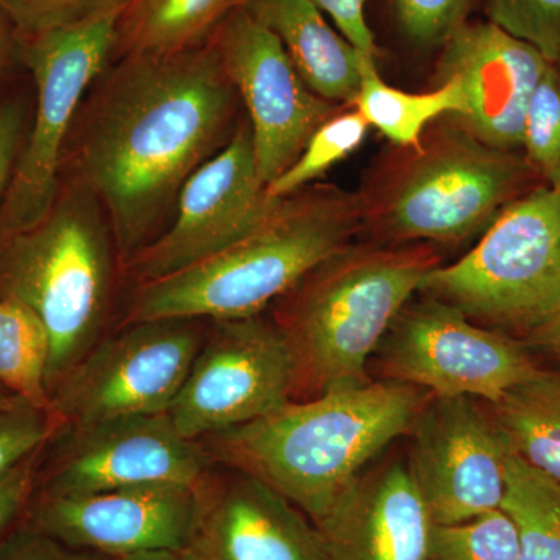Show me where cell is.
<instances>
[{
  "label": "cell",
  "instance_id": "6da1fadb",
  "mask_svg": "<svg viewBox=\"0 0 560 560\" xmlns=\"http://www.w3.org/2000/svg\"><path fill=\"white\" fill-rule=\"evenodd\" d=\"M241 105L210 40L116 58L92 84L70 136L72 178L105 210L121 267L160 234L187 179L230 142Z\"/></svg>",
  "mask_w": 560,
  "mask_h": 560
},
{
  "label": "cell",
  "instance_id": "7a4b0ae2",
  "mask_svg": "<svg viewBox=\"0 0 560 560\" xmlns=\"http://www.w3.org/2000/svg\"><path fill=\"white\" fill-rule=\"evenodd\" d=\"M430 399L407 383L370 382L290 400L200 442L213 463L278 490L315 523L378 453L410 433Z\"/></svg>",
  "mask_w": 560,
  "mask_h": 560
},
{
  "label": "cell",
  "instance_id": "3957f363",
  "mask_svg": "<svg viewBox=\"0 0 560 560\" xmlns=\"http://www.w3.org/2000/svg\"><path fill=\"white\" fill-rule=\"evenodd\" d=\"M363 231L359 191L315 183L279 198L241 241L175 275L138 285L125 324L230 320L270 308Z\"/></svg>",
  "mask_w": 560,
  "mask_h": 560
},
{
  "label": "cell",
  "instance_id": "277c9868",
  "mask_svg": "<svg viewBox=\"0 0 560 560\" xmlns=\"http://www.w3.org/2000/svg\"><path fill=\"white\" fill-rule=\"evenodd\" d=\"M539 184L522 151L486 145L445 116L375 164L359 190L361 235L381 245H459Z\"/></svg>",
  "mask_w": 560,
  "mask_h": 560
},
{
  "label": "cell",
  "instance_id": "5b68a950",
  "mask_svg": "<svg viewBox=\"0 0 560 560\" xmlns=\"http://www.w3.org/2000/svg\"><path fill=\"white\" fill-rule=\"evenodd\" d=\"M442 265L427 245L352 243L320 261L271 305L313 397L370 383L368 363L390 324Z\"/></svg>",
  "mask_w": 560,
  "mask_h": 560
},
{
  "label": "cell",
  "instance_id": "8992f818",
  "mask_svg": "<svg viewBox=\"0 0 560 560\" xmlns=\"http://www.w3.org/2000/svg\"><path fill=\"white\" fill-rule=\"evenodd\" d=\"M116 261L105 210L73 178L35 226L0 237V296L31 307L49 331L50 394L102 340Z\"/></svg>",
  "mask_w": 560,
  "mask_h": 560
},
{
  "label": "cell",
  "instance_id": "52a82bcc",
  "mask_svg": "<svg viewBox=\"0 0 560 560\" xmlns=\"http://www.w3.org/2000/svg\"><path fill=\"white\" fill-rule=\"evenodd\" d=\"M420 293L497 330L526 335L550 318L560 308V189L526 191L469 253L434 268Z\"/></svg>",
  "mask_w": 560,
  "mask_h": 560
},
{
  "label": "cell",
  "instance_id": "ba28073f",
  "mask_svg": "<svg viewBox=\"0 0 560 560\" xmlns=\"http://www.w3.org/2000/svg\"><path fill=\"white\" fill-rule=\"evenodd\" d=\"M120 13L20 40L36 108L0 202V237L35 226L61 189L62 154L92 84L113 61Z\"/></svg>",
  "mask_w": 560,
  "mask_h": 560
},
{
  "label": "cell",
  "instance_id": "9c48e42d",
  "mask_svg": "<svg viewBox=\"0 0 560 560\" xmlns=\"http://www.w3.org/2000/svg\"><path fill=\"white\" fill-rule=\"evenodd\" d=\"M205 338L200 320L125 324L98 341L55 386L50 415L60 429L164 415L183 388Z\"/></svg>",
  "mask_w": 560,
  "mask_h": 560
},
{
  "label": "cell",
  "instance_id": "30bf717a",
  "mask_svg": "<svg viewBox=\"0 0 560 560\" xmlns=\"http://www.w3.org/2000/svg\"><path fill=\"white\" fill-rule=\"evenodd\" d=\"M471 320L436 298L410 302L375 350L383 381L493 405L540 370L525 342Z\"/></svg>",
  "mask_w": 560,
  "mask_h": 560
},
{
  "label": "cell",
  "instance_id": "8fae6325",
  "mask_svg": "<svg viewBox=\"0 0 560 560\" xmlns=\"http://www.w3.org/2000/svg\"><path fill=\"white\" fill-rule=\"evenodd\" d=\"M212 323L167 412L191 441L264 418L296 393V359L271 316Z\"/></svg>",
  "mask_w": 560,
  "mask_h": 560
},
{
  "label": "cell",
  "instance_id": "7c38bea8",
  "mask_svg": "<svg viewBox=\"0 0 560 560\" xmlns=\"http://www.w3.org/2000/svg\"><path fill=\"white\" fill-rule=\"evenodd\" d=\"M276 201L257 168L248 119L241 117L230 142L184 184L172 223L121 268L136 285L175 275L241 241Z\"/></svg>",
  "mask_w": 560,
  "mask_h": 560
},
{
  "label": "cell",
  "instance_id": "4fadbf2b",
  "mask_svg": "<svg viewBox=\"0 0 560 560\" xmlns=\"http://www.w3.org/2000/svg\"><path fill=\"white\" fill-rule=\"evenodd\" d=\"M210 43L246 109L257 168L268 184L282 175L324 121L346 108L315 94L278 36L238 7Z\"/></svg>",
  "mask_w": 560,
  "mask_h": 560
},
{
  "label": "cell",
  "instance_id": "5bb4252c",
  "mask_svg": "<svg viewBox=\"0 0 560 560\" xmlns=\"http://www.w3.org/2000/svg\"><path fill=\"white\" fill-rule=\"evenodd\" d=\"M61 441L50 464L40 467V495H83L151 482L198 488L213 459L200 441L173 425L171 416H130L58 431Z\"/></svg>",
  "mask_w": 560,
  "mask_h": 560
},
{
  "label": "cell",
  "instance_id": "9a60e30c",
  "mask_svg": "<svg viewBox=\"0 0 560 560\" xmlns=\"http://www.w3.org/2000/svg\"><path fill=\"white\" fill-rule=\"evenodd\" d=\"M410 433L408 466L434 526L500 510L512 448L490 410L471 397H431Z\"/></svg>",
  "mask_w": 560,
  "mask_h": 560
},
{
  "label": "cell",
  "instance_id": "2e32d148",
  "mask_svg": "<svg viewBox=\"0 0 560 560\" xmlns=\"http://www.w3.org/2000/svg\"><path fill=\"white\" fill-rule=\"evenodd\" d=\"M200 521L198 488L151 482L83 493L36 492L25 525L75 550L103 558L183 548L194 544Z\"/></svg>",
  "mask_w": 560,
  "mask_h": 560
},
{
  "label": "cell",
  "instance_id": "e0dca14e",
  "mask_svg": "<svg viewBox=\"0 0 560 560\" xmlns=\"http://www.w3.org/2000/svg\"><path fill=\"white\" fill-rule=\"evenodd\" d=\"M555 62L489 21H467L441 47L436 83L458 79L467 108L455 117L486 145L522 151L530 98Z\"/></svg>",
  "mask_w": 560,
  "mask_h": 560
},
{
  "label": "cell",
  "instance_id": "ac0fdd59",
  "mask_svg": "<svg viewBox=\"0 0 560 560\" xmlns=\"http://www.w3.org/2000/svg\"><path fill=\"white\" fill-rule=\"evenodd\" d=\"M194 544L209 560H331L311 518L278 490L243 471H210L198 486Z\"/></svg>",
  "mask_w": 560,
  "mask_h": 560
},
{
  "label": "cell",
  "instance_id": "d6986e66",
  "mask_svg": "<svg viewBox=\"0 0 560 560\" xmlns=\"http://www.w3.org/2000/svg\"><path fill=\"white\" fill-rule=\"evenodd\" d=\"M331 560H429L433 521L401 459L363 471L315 522Z\"/></svg>",
  "mask_w": 560,
  "mask_h": 560
},
{
  "label": "cell",
  "instance_id": "ffe728a7",
  "mask_svg": "<svg viewBox=\"0 0 560 560\" xmlns=\"http://www.w3.org/2000/svg\"><path fill=\"white\" fill-rule=\"evenodd\" d=\"M250 16L278 36L308 88L326 101L352 105L363 72L377 61L361 55L311 0H245Z\"/></svg>",
  "mask_w": 560,
  "mask_h": 560
},
{
  "label": "cell",
  "instance_id": "44dd1931",
  "mask_svg": "<svg viewBox=\"0 0 560 560\" xmlns=\"http://www.w3.org/2000/svg\"><path fill=\"white\" fill-rule=\"evenodd\" d=\"M245 0H130L117 21L113 60L197 49Z\"/></svg>",
  "mask_w": 560,
  "mask_h": 560
},
{
  "label": "cell",
  "instance_id": "7402d4cb",
  "mask_svg": "<svg viewBox=\"0 0 560 560\" xmlns=\"http://www.w3.org/2000/svg\"><path fill=\"white\" fill-rule=\"evenodd\" d=\"M350 106L394 147H412L434 121L463 116L467 103L458 79L438 81L431 91L408 92L385 83L377 65H371L364 69L359 94Z\"/></svg>",
  "mask_w": 560,
  "mask_h": 560
},
{
  "label": "cell",
  "instance_id": "603a6c76",
  "mask_svg": "<svg viewBox=\"0 0 560 560\" xmlns=\"http://www.w3.org/2000/svg\"><path fill=\"white\" fill-rule=\"evenodd\" d=\"M489 410L512 452L560 485V370H539Z\"/></svg>",
  "mask_w": 560,
  "mask_h": 560
},
{
  "label": "cell",
  "instance_id": "cb8c5ba5",
  "mask_svg": "<svg viewBox=\"0 0 560 560\" xmlns=\"http://www.w3.org/2000/svg\"><path fill=\"white\" fill-rule=\"evenodd\" d=\"M500 510L517 529L521 560H560V485L514 452Z\"/></svg>",
  "mask_w": 560,
  "mask_h": 560
},
{
  "label": "cell",
  "instance_id": "d4e9b609",
  "mask_svg": "<svg viewBox=\"0 0 560 560\" xmlns=\"http://www.w3.org/2000/svg\"><path fill=\"white\" fill-rule=\"evenodd\" d=\"M50 337L21 301L0 296V388L49 411Z\"/></svg>",
  "mask_w": 560,
  "mask_h": 560
},
{
  "label": "cell",
  "instance_id": "484cf974",
  "mask_svg": "<svg viewBox=\"0 0 560 560\" xmlns=\"http://www.w3.org/2000/svg\"><path fill=\"white\" fill-rule=\"evenodd\" d=\"M368 131L370 125L359 110L352 106L338 110L313 132L298 160L268 184V195L279 200L315 184L335 164L359 150Z\"/></svg>",
  "mask_w": 560,
  "mask_h": 560
},
{
  "label": "cell",
  "instance_id": "4316f807",
  "mask_svg": "<svg viewBox=\"0 0 560 560\" xmlns=\"http://www.w3.org/2000/svg\"><path fill=\"white\" fill-rule=\"evenodd\" d=\"M429 560H521L517 529L501 510L459 525L433 526Z\"/></svg>",
  "mask_w": 560,
  "mask_h": 560
},
{
  "label": "cell",
  "instance_id": "83f0119b",
  "mask_svg": "<svg viewBox=\"0 0 560 560\" xmlns=\"http://www.w3.org/2000/svg\"><path fill=\"white\" fill-rule=\"evenodd\" d=\"M522 153L545 186L560 189V69L551 65L530 98Z\"/></svg>",
  "mask_w": 560,
  "mask_h": 560
},
{
  "label": "cell",
  "instance_id": "f1b7e54d",
  "mask_svg": "<svg viewBox=\"0 0 560 560\" xmlns=\"http://www.w3.org/2000/svg\"><path fill=\"white\" fill-rule=\"evenodd\" d=\"M130 0H0L18 40L120 13Z\"/></svg>",
  "mask_w": 560,
  "mask_h": 560
},
{
  "label": "cell",
  "instance_id": "f546056e",
  "mask_svg": "<svg viewBox=\"0 0 560 560\" xmlns=\"http://www.w3.org/2000/svg\"><path fill=\"white\" fill-rule=\"evenodd\" d=\"M474 0H389L401 38L418 49H441L469 21Z\"/></svg>",
  "mask_w": 560,
  "mask_h": 560
},
{
  "label": "cell",
  "instance_id": "4dcf8cb0",
  "mask_svg": "<svg viewBox=\"0 0 560 560\" xmlns=\"http://www.w3.org/2000/svg\"><path fill=\"white\" fill-rule=\"evenodd\" d=\"M486 16L560 65V0H486Z\"/></svg>",
  "mask_w": 560,
  "mask_h": 560
},
{
  "label": "cell",
  "instance_id": "1f68e13d",
  "mask_svg": "<svg viewBox=\"0 0 560 560\" xmlns=\"http://www.w3.org/2000/svg\"><path fill=\"white\" fill-rule=\"evenodd\" d=\"M60 431L50 411L9 397L0 400V474L49 444Z\"/></svg>",
  "mask_w": 560,
  "mask_h": 560
},
{
  "label": "cell",
  "instance_id": "d6a6232c",
  "mask_svg": "<svg viewBox=\"0 0 560 560\" xmlns=\"http://www.w3.org/2000/svg\"><path fill=\"white\" fill-rule=\"evenodd\" d=\"M46 447L31 453L0 474V540L5 539L11 530L24 522L38 492Z\"/></svg>",
  "mask_w": 560,
  "mask_h": 560
},
{
  "label": "cell",
  "instance_id": "836d02e7",
  "mask_svg": "<svg viewBox=\"0 0 560 560\" xmlns=\"http://www.w3.org/2000/svg\"><path fill=\"white\" fill-rule=\"evenodd\" d=\"M95 552L75 550L24 522L0 540V560H103Z\"/></svg>",
  "mask_w": 560,
  "mask_h": 560
},
{
  "label": "cell",
  "instance_id": "e575fe53",
  "mask_svg": "<svg viewBox=\"0 0 560 560\" xmlns=\"http://www.w3.org/2000/svg\"><path fill=\"white\" fill-rule=\"evenodd\" d=\"M364 57L377 61L378 47L366 16V0H311Z\"/></svg>",
  "mask_w": 560,
  "mask_h": 560
},
{
  "label": "cell",
  "instance_id": "d590c367",
  "mask_svg": "<svg viewBox=\"0 0 560 560\" xmlns=\"http://www.w3.org/2000/svg\"><path fill=\"white\" fill-rule=\"evenodd\" d=\"M27 127L24 103L16 101L0 105V202L9 189Z\"/></svg>",
  "mask_w": 560,
  "mask_h": 560
},
{
  "label": "cell",
  "instance_id": "8d00e7d4",
  "mask_svg": "<svg viewBox=\"0 0 560 560\" xmlns=\"http://www.w3.org/2000/svg\"><path fill=\"white\" fill-rule=\"evenodd\" d=\"M526 348H534L560 360V308L525 335Z\"/></svg>",
  "mask_w": 560,
  "mask_h": 560
},
{
  "label": "cell",
  "instance_id": "74e56055",
  "mask_svg": "<svg viewBox=\"0 0 560 560\" xmlns=\"http://www.w3.org/2000/svg\"><path fill=\"white\" fill-rule=\"evenodd\" d=\"M103 560H209L195 545L183 548H161V550H149L132 552V555L116 556Z\"/></svg>",
  "mask_w": 560,
  "mask_h": 560
},
{
  "label": "cell",
  "instance_id": "f35d334b",
  "mask_svg": "<svg viewBox=\"0 0 560 560\" xmlns=\"http://www.w3.org/2000/svg\"><path fill=\"white\" fill-rule=\"evenodd\" d=\"M14 58H20V40L9 18L0 9V75L5 72Z\"/></svg>",
  "mask_w": 560,
  "mask_h": 560
},
{
  "label": "cell",
  "instance_id": "ab89813d",
  "mask_svg": "<svg viewBox=\"0 0 560 560\" xmlns=\"http://www.w3.org/2000/svg\"><path fill=\"white\" fill-rule=\"evenodd\" d=\"M9 397H13V396H11V394L7 393L5 389L0 388V400L9 399Z\"/></svg>",
  "mask_w": 560,
  "mask_h": 560
},
{
  "label": "cell",
  "instance_id": "60d3db41",
  "mask_svg": "<svg viewBox=\"0 0 560 560\" xmlns=\"http://www.w3.org/2000/svg\"><path fill=\"white\" fill-rule=\"evenodd\" d=\"M558 66H559V69H560V65H558Z\"/></svg>",
  "mask_w": 560,
  "mask_h": 560
}]
</instances>
